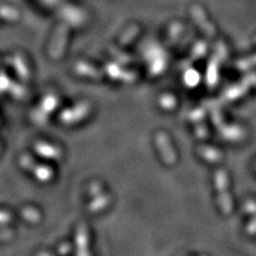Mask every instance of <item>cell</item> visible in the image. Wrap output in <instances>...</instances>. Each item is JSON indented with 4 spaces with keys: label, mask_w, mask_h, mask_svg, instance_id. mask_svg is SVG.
<instances>
[{
    "label": "cell",
    "mask_w": 256,
    "mask_h": 256,
    "mask_svg": "<svg viewBox=\"0 0 256 256\" xmlns=\"http://www.w3.org/2000/svg\"><path fill=\"white\" fill-rule=\"evenodd\" d=\"M217 185L219 187L222 210L226 214H228L232 210V202L230 201V196L226 192V174H224V172H222V171L217 173Z\"/></svg>",
    "instance_id": "1"
}]
</instances>
